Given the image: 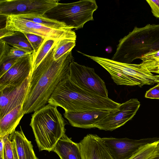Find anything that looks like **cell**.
<instances>
[{
	"mask_svg": "<svg viewBox=\"0 0 159 159\" xmlns=\"http://www.w3.org/2000/svg\"><path fill=\"white\" fill-rule=\"evenodd\" d=\"M57 107L48 103L32 115L30 125L39 151H52L65 134V120Z\"/></svg>",
	"mask_w": 159,
	"mask_h": 159,
	"instance_id": "3957f363",
	"label": "cell"
},
{
	"mask_svg": "<svg viewBox=\"0 0 159 159\" xmlns=\"http://www.w3.org/2000/svg\"><path fill=\"white\" fill-rule=\"evenodd\" d=\"M136 98H132L121 104L118 109L110 112L99 122L95 128L100 130L112 131L123 125L135 115L140 106Z\"/></svg>",
	"mask_w": 159,
	"mask_h": 159,
	"instance_id": "ba28073f",
	"label": "cell"
},
{
	"mask_svg": "<svg viewBox=\"0 0 159 159\" xmlns=\"http://www.w3.org/2000/svg\"><path fill=\"white\" fill-rule=\"evenodd\" d=\"M33 52V51H28L11 47L4 61L10 59L21 58Z\"/></svg>",
	"mask_w": 159,
	"mask_h": 159,
	"instance_id": "cb8c5ba5",
	"label": "cell"
},
{
	"mask_svg": "<svg viewBox=\"0 0 159 159\" xmlns=\"http://www.w3.org/2000/svg\"><path fill=\"white\" fill-rule=\"evenodd\" d=\"M114 159H129L142 146L158 140L154 137L132 139L128 138H102Z\"/></svg>",
	"mask_w": 159,
	"mask_h": 159,
	"instance_id": "9c48e42d",
	"label": "cell"
},
{
	"mask_svg": "<svg viewBox=\"0 0 159 159\" xmlns=\"http://www.w3.org/2000/svg\"><path fill=\"white\" fill-rule=\"evenodd\" d=\"M23 33L28 39L33 49V55L35 54L38 51L45 38L41 36L32 34L26 33Z\"/></svg>",
	"mask_w": 159,
	"mask_h": 159,
	"instance_id": "603a6c76",
	"label": "cell"
},
{
	"mask_svg": "<svg viewBox=\"0 0 159 159\" xmlns=\"http://www.w3.org/2000/svg\"><path fill=\"white\" fill-rule=\"evenodd\" d=\"M158 156L159 139L142 146L129 159H155Z\"/></svg>",
	"mask_w": 159,
	"mask_h": 159,
	"instance_id": "ac0fdd59",
	"label": "cell"
},
{
	"mask_svg": "<svg viewBox=\"0 0 159 159\" xmlns=\"http://www.w3.org/2000/svg\"><path fill=\"white\" fill-rule=\"evenodd\" d=\"M4 140V159H19L14 144L10 135L3 137Z\"/></svg>",
	"mask_w": 159,
	"mask_h": 159,
	"instance_id": "7402d4cb",
	"label": "cell"
},
{
	"mask_svg": "<svg viewBox=\"0 0 159 159\" xmlns=\"http://www.w3.org/2000/svg\"><path fill=\"white\" fill-rule=\"evenodd\" d=\"M158 84V85L159 86V83H158V84Z\"/></svg>",
	"mask_w": 159,
	"mask_h": 159,
	"instance_id": "d6a6232c",
	"label": "cell"
},
{
	"mask_svg": "<svg viewBox=\"0 0 159 159\" xmlns=\"http://www.w3.org/2000/svg\"><path fill=\"white\" fill-rule=\"evenodd\" d=\"M57 42L52 39L45 38L36 53L34 55L33 54L32 72L37 68Z\"/></svg>",
	"mask_w": 159,
	"mask_h": 159,
	"instance_id": "ffe728a7",
	"label": "cell"
},
{
	"mask_svg": "<svg viewBox=\"0 0 159 159\" xmlns=\"http://www.w3.org/2000/svg\"><path fill=\"white\" fill-rule=\"evenodd\" d=\"M15 31L7 29L5 27L0 30V39L8 37L13 35Z\"/></svg>",
	"mask_w": 159,
	"mask_h": 159,
	"instance_id": "f1b7e54d",
	"label": "cell"
},
{
	"mask_svg": "<svg viewBox=\"0 0 159 159\" xmlns=\"http://www.w3.org/2000/svg\"><path fill=\"white\" fill-rule=\"evenodd\" d=\"M76 39H63L58 41L54 47L53 57L56 60L75 47Z\"/></svg>",
	"mask_w": 159,
	"mask_h": 159,
	"instance_id": "44dd1931",
	"label": "cell"
},
{
	"mask_svg": "<svg viewBox=\"0 0 159 159\" xmlns=\"http://www.w3.org/2000/svg\"><path fill=\"white\" fill-rule=\"evenodd\" d=\"M158 139H159V138H158ZM155 159H159V156H158V157H157L156 158H155Z\"/></svg>",
	"mask_w": 159,
	"mask_h": 159,
	"instance_id": "4dcf8cb0",
	"label": "cell"
},
{
	"mask_svg": "<svg viewBox=\"0 0 159 159\" xmlns=\"http://www.w3.org/2000/svg\"><path fill=\"white\" fill-rule=\"evenodd\" d=\"M145 97L151 99H159V86L157 84L146 91Z\"/></svg>",
	"mask_w": 159,
	"mask_h": 159,
	"instance_id": "4316f807",
	"label": "cell"
},
{
	"mask_svg": "<svg viewBox=\"0 0 159 159\" xmlns=\"http://www.w3.org/2000/svg\"><path fill=\"white\" fill-rule=\"evenodd\" d=\"M52 151L61 159H82L79 143L72 141L65 134L58 140Z\"/></svg>",
	"mask_w": 159,
	"mask_h": 159,
	"instance_id": "9a60e30c",
	"label": "cell"
},
{
	"mask_svg": "<svg viewBox=\"0 0 159 159\" xmlns=\"http://www.w3.org/2000/svg\"><path fill=\"white\" fill-rule=\"evenodd\" d=\"M31 75L21 84L7 86L0 90V119L16 107L23 105L27 94Z\"/></svg>",
	"mask_w": 159,
	"mask_h": 159,
	"instance_id": "30bf717a",
	"label": "cell"
},
{
	"mask_svg": "<svg viewBox=\"0 0 159 159\" xmlns=\"http://www.w3.org/2000/svg\"><path fill=\"white\" fill-rule=\"evenodd\" d=\"M69 78L83 89L102 97L108 98V92L104 81L94 69L78 64L74 61L70 65Z\"/></svg>",
	"mask_w": 159,
	"mask_h": 159,
	"instance_id": "8992f818",
	"label": "cell"
},
{
	"mask_svg": "<svg viewBox=\"0 0 159 159\" xmlns=\"http://www.w3.org/2000/svg\"><path fill=\"white\" fill-rule=\"evenodd\" d=\"M82 159H114L102 138L89 134L79 143Z\"/></svg>",
	"mask_w": 159,
	"mask_h": 159,
	"instance_id": "7c38bea8",
	"label": "cell"
},
{
	"mask_svg": "<svg viewBox=\"0 0 159 159\" xmlns=\"http://www.w3.org/2000/svg\"><path fill=\"white\" fill-rule=\"evenodd\" d=\"M15 16L52 29L57 30L72 29L65 23L49 18L45 15L32 14Z\"/></svg>",
	"mask_w": 159,
	"mask_h": 159,
	"instance_id": "e0dca14e",
	"label": "cell"
},
{
	"mask_svg": "<svg viewBox=\"0 0 159 159\" xmlns=\"http://www.w3.org/2000/svg\"><path fill=\"white\" fill-rule=\"evenodd\" d=\"M20 131H15L10 136L15 146L19 159H38L31 142L25 136L21 126Z\"/></svg>",
	"mask_w": 159,
	"mask_h": 159,
	"instance_id": "5bb4252c",
	"label": "cell"
},
{
	"mask_svg": "<svg viewBox=\"0 0 159 159\" xmlns=\"http://www.w3.org/2000/svg\"><path fill=\"white\" fill-rule=\"evenodd\" d=\"M146 1L150 6L153 15L159 18V0H147Z\"/></svg>",
	"mask_w": 159,
	"mask_h": 159,
	"instance_id": "83f0119b",
	"label": "cell"
},
{
	"mask_svg": "<svg viewBox=\"0 0 159 159\" xmlns=\"http://www.w3.org/2000/svg\"><path fill=\"white\" fill-rule=\"evenodd\" d=\"M20 59V58H16L9 59L0 64V77L15 65Z\"/></svg>",
	"mask_w": 159,
	"mask_h": 159,
	"instance_id": "d4e9b609",
	"label": "cell"
},
{
	"mask_svg": "<svg viewBox=\"0 0 159 159\" xmlns=\"http://www.w3.org/2000/svg\"><path fill=\"white\" fill-rule=\"evenodd\" d=\"M156 73L159 74V71H158V72H157Z\"/></svg>",
	"mask_w": 159,
	"mask_h": 159,
	"instance_id": "1f68e13d",
	"label": "cell"
},
{
	"mask_svg": "<svg viewBox=\"0 0 159 159\" xmlns=\"http://www.w3.org/2000/svg\"><path fill=\"white\" fill-rule=\"evenodd\" d=\"M59 3L57 0H0V15H44Z\"/></svg>",
	"mask_w": 159,
	"mask_h": 159,
	"instance_id": "52a82bcc",
	"label": "cell"
},
{
	"mask_svg": "<svg viewBox=\"0 0 159 159\" xmlns=\"http://www.w3.org/2000/svg\"><path fill=\"white\" fill-rule=\"evenodd\" d=\"M111 112L96 111L79 112H65L63 115L71 125L84 129L95 128L96 125Z\"/></svg>",
	"mask_w": 159,
	"mask_h": 159,
	"instance_id": "4fadbf2b",
	"label": "cell"
},
{
	"mask_svg": "<svg viewBox=\"0 0 159 159\" xmlns=\"http://www.w3.org/2000/svg\"><path fill=\"white\" fill-rule=\"evenodd\" d=\"M10 47L5 41L0 39V64L4 61Z\"/></svg>",
	"mask_w": 159,
	"mask_h": 159,
	"instance_id": "484cf974",
	"label": "cell"
},
{
	"mask_svg": "<svg viewBox=\"0 0 159 159\" xmlns=\"http://www.w3.org/2000/svg\"><path fill=\"white\" fill-rule=\"evenodd\" d=\"M6 17L5 27L8 30L37 35L57 41L63 39H76L75 32L71 28L57 30L51 28L33 21L10 15Z\"/></svg>",
	"mask_w": 159,
	"mask_h": 159,
	"instance_id": "5b68a950",
	"label": "cell"
},
{
	"mask_svg": "<svg viewBox=\"0 0 159 159\" xmlns=\"http://www.w3.org/2000/svg\"><path fill=\"white\" fill-rule=\"evenodd\" d=\"M0 39L13 47L28 51H33L30 44L22 32L15 31L13 35Z\"/></svg>",
	"mask_w": 159,
	"mask_h": 159,
	"instance_id": "d6986e66",
	"label": "cell"
},
{
	"mask_svg": "<svg viewBox=\"0 0 159 159\" xmlns=\"http://www.w3.org/2000/svg\"><path fill=\"white\" fill-rule=\"evenodd\" d=\"M55 45L32 72L23 106L25 114L34 112L46 105L58 84L69 76L70 65L74 61L72 51L55 60L53 57Z\"/></svg>",
	"mask_w": 159,
	"mask_h": 159,
	"instance_id": "6da1fadb",
	"label": "cell"
},
{
	"mask_svg": "<svg viewBox=\"0 0 159 159\" xmlns=\"http://www.w3.org/2000/svg\"><path fill=\"white\" fill-rule=\"evenodd\" d=\"M4 140L3 138H0V159L4 158Z\"/></svg>",
	"mask_w": 159,
	"mask_h": 159,
	"instance_id": "f546056e",
	"label": "cell"
},
{
	"mask_svg": "<svg viewBox=\"0 0 159 159\" xmlns=\"http://www.w3.org/2000/svg\"><path fill=\"white\" fill-rule=\"evenodd\" d=\"M32 53L20 58L0 77V90L7 86L21 84L30 76L32 71Z\"/></svg>",
	"mask_w": 159,
	"mask_h": 159,
	"instance_id": "8fae6325",
	"label": "cell"
},
{
	"mask_svg": "<svg viewBox=\"0 0 159 159\" xmlns=\"http://www.w3.org/2000/svg\"><path fill=\"white\" fill-rule=\"evenodd\" d=\"M98 8L95 0H82L68 3H59L44 15L77 30L82 28L88 21L94 20L93 13Z\"/></svg>",
	"mask_w": 159,
	"mask_h": 159,
	"instance_id": "277c9868",
	"label": "cell"
},
{
	"mask_svg": "<svg viewBox=\"0 0 159 159\" xmlns=\"http://www.w3.org/2000/svg\"><path fill=\"white\" fill-rule=\"evenodd\" d=\"M23 105L16 107L0 119V138L10 135L15 129L25 114Z\"/></svg>",
	"mask_w": 159,
	"mask_h": 159,
	"instance_id": "2e32d148",
	"label": "cell"
},
{
	"mask_svg": "<svg viewBox=\"0 0 159 159\" xmlns=\"http://www.w3.org/2000/svg\"><path fill=\"white\" fill-rule=\"evenodd\" d=\"M48 103L63 108L65 112L96 111H112L121 104L88 92L70 80L69 76L60 81L49 99Z\"/></svg>",
	"mask_w": 159,
	"mask_h": 159,
	"instance_id": "7a4b0ae2",
	"label": "cell"
}]
</instances>
